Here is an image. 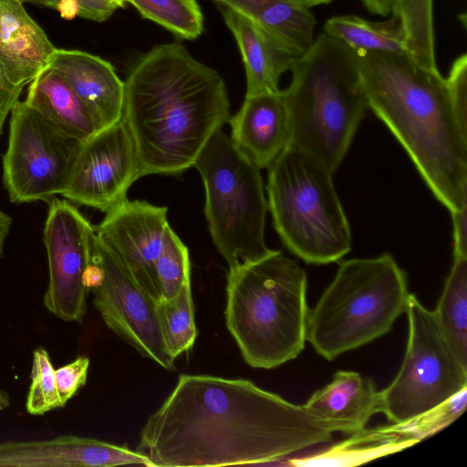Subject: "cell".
I'll return each mask as SVG.
<instances>
[{"label": "cell", "instance_id": "35", "mask_svg": "<svg viewBox=\"0 0 467 467\" xmlns=\"http://www.w3.org/2000/svg\"><path fill=\"white\" fill-rule=\"evenodd\" d=\"M24 88L13 87L0 78V136L5 121L14 105L19 100Z\"/></svg>", "mask_w": 467, "mask_h": 467}, {"label": "cell", "instance_id": "12", "mask_svg": "<svg viewBox=\"0 0 467 467\" xmlns=\"http://www.w3.org/2000/svg\"><path fill=\"white\" fill-rule=\"evenodd\" d=\"M95 229L67 200L53 198L44 227L48 284L43 303L57 317L81 323L87 311L84 274L91 262Z\"/></svg>", "mask_w": 467, "mask_h": 467}, {"label": "cell", "instance_id": "3", "mask_svg": "<svg viewBox=\"0 0 467 467\" xmlns=\"http://www.w3.org/2000/svg\"><path fill=\"white\" fill-rule=\"evenodd\" d=\"M368 105L450 212L467 205V129L446 78L405 53L357 52Z\"/></svg>", "mask_w": 467, "mask_h": 467}, {"label": "cell", "instance_id": "16", "mask_svg": "<svg viewBox=\"0 0 467 467\" xmlns=\"http://www.w3.org/2000/svg\"><path fill=\"white\" fill-rule=\"evenodd\" d=\"M228 123L233 143L260 170L268 169L291 145V118L282 89L245 96Z\"/></svg>", "mask_w": 467, "mask_h": 467}, {"label": "cell", "instance_id": "8", "mask_svg": "<svg viewBox=\"0 0 467 467\" xmlns=\"http://www.w3.org/2000/svg\"><path fill=\"white\" fill-rule=\"evenodd\" d=\"M193 167L204 185L211 238L229 267L266 254L268 206L261 170L223 130L210 139Z\"/></svg>", "mask_w": 467, "mask_h": 467}, {"label": "cell", "instance_id": "7", "mask_svg": "<svg viewBox=\"0 0 467 467\" xmlns=\"http://www.w3.org/2000/svg\"><path fill=\"white\" fill-rule=\"evenodd\" d=\"M267 170V206L284 245L307 264L343 258L351 249V233L333 173L293 147Z\"/></svg>", "mask_w": 467, "mask_h": 467}, {"label": "cell", "instance_id": "31", "mask_svg": "<svg viewBox=\"0 0 467 467\" xmlns=\"http://www.w3.org/2000/svg\"><path fill=\"white\" fill-rule=\"evenodd\" d=\"M88 368L89 358L81 356L55 370L57 388L63 405H66L78 390L85 385Z\"/></svg>", "mask_w": 467, "mask_h": 467}, {"label": "cell", "instance_id": "30", "mask_svg": "<svg viewBox=\"0 0 467 467\" xmlns=\"http://www.w3.org/2000/svg\"><path fill=\"white\" fill-rule=\"evenodd\" d=\"M31 383L26 398V411L31 415H43L62 408L57 388L55 369L48 352L38 348L33 352Z\"/></svg>", "mask_w": 467, "mask_h": 467}, {"label": "cell", "instance_id": "32", "mask_svg": "<svg viewBox=\"0 0 467 467\" xmlns=\"http://www.w3.org/2000/svg\"><path fill=\"white\" fill-rule=\"evenodd\" d=\"M446 82L457 118L467 129V55L465 53L453 61Z\"/></svg>", "mask_w": 467, "mask_h": 467}, {"label": "cell", "instance_id": "37", "mask_svg": "<svg viewBox=\"0 0 467 467\" xmlns=\"http://www.w3.org/2000/svg\"><path fill=\"white\" fill-rule=\"evenodd\" d=\"M368 12L386 16L391 12L392 0H360Z\"/></svg>", "mask_w": 467, "mask_h": 467}, {"label": "cell", "instance_id": "39", "mask_svg": "<svg viewBox=\"0 0 467 467\" xmlns=\"http://www.w3.org/2000/svg\"><path fill=\"white\" fill-rule=\"evenodd\" d=\"M298 1L301 4H303L305 6L310 8V7L320 5L329 4L333 0H298Z\"/></svg>", "mask_w": 467, "mask_h": 467}, {"label": "cell", "instance_id": "19", "mask_svg": "<svg viewBox=\"0 0 467 467\" xmlns=\"http://www.w3.org/2000/svg\"><path fill=\"white\" fill-rule=\"evenodd\" d=\"M379 391L372 379L355 371L339 370L304 406L337 431L353 434L364 430L369 419L379 412Z\"/></svg>", "mask_w": 467, "mask_h": 467}, {"label": "cell", "instance_id": "28", "mask_svg": "<svg viewBox=\"0 0 467 467\" xmlns=\"http://www.w3.org/2000/svg\"><path fill=\"white\" fill-rule=\"evenodd\" d=\"M141 15L182 39L193 40L203 30V16L196 0H127Z\"/></svg>", "mask_w": 467, "mask_h": 467}, {"label": "cell", "instance_id": "11", "mask_svg": "<svg viewBox=\"0 0 467 467\" xmlns=\"http://www.w3.org/2000/svg\"><path fill=\"white\" fill-rule=\"evenodd\" d=\"M91 261L100 269L99 281L91 288L93 305L107 327L157 365L174 368V359L162 338L158 301L132 278L96 234Z\"/></svg>", "mask_w": 467, "mask_h": 467}, {"label": "cell", "instance_id": "5", "mask_svg": "<svg viewBox=\"0 0 467 467\" xmlns=\"http://www.w3.org/2000/svg\"><path fill=\"white\" fill-rule=\"evenodd\" d=\"M289 70L291 82L282 91L291 118L290 147L334 173L368 108L358 54L323 32Z\"/></svg>", "mask_w": 467, "mask_h": 467}, {"label": "cell", "instance_id": "20", "mask_svg": "<svg viewBox=\"0 0 467 467\" xmlns=\"http://www.w3.org/2000/svg\"><path fill=\"white\" fill-rule=\"evenodd\" d=\"M221 8L242 55L246 76L245 96L279 91L280 78L290 69L296 57L250 19L232 9Z\"/></svg>", "mask_w": 467, "mask_h": 467}, {"label": "cell", "instance_id": "1", "mask_svg": "<svg viewBox=\"0 0 467 467\" xmlns=\"http://www.w3.org/2000/svg\"><path fill=\"white\" fill-rule=\"evenodd\" d=\"M334 432L304 405L249 379L182 374L136 451L151 467L261 464L329 443Z\"/></svg>", "mask_w": 467, "mask_h": 467}, {"label": "cell", "instance_id": "21", "mask_svg": "<svg viewBox=\"0 0 467 467\" xmlns=\"http://www.w3.org/2000/svg\"><path fill=\"white\" fill-rule=\"evenodd\" d=\"M253 21L294 57L314 42L317 20L298 0H213Z\"/></svg>", "mask_w": 467, "mask_h": 467}, {"label": "cell", "instance_id": "17", "mask_svg": "<svg viewBox=\"0 0 467 467\" xmlns=\"http://www.w3.org/2000/svg\"><path fill=\"white\" fill-rule=\"evenodd\" d=\"M21 0H0V78L13 87L29 84L57 49Z\"/></svg>", "mask_w": 467, "mask_h": 467}, {"label": "cell", "instance_id": "33", "mask_svg": "<svg viewBox=\"0 0 467 467\" xmlns=\"http://www.w3.org/2000/svg\"><path fill=\"white\" fill-rule=\"evenodd\" d=\"M59 0H50V7L55 9ZM80 5L81 17L97 22H102L110 17L116 9L117 4L111 0H77Z\"/></svg>", "mask_w": 467, "mask_h": 467}, {"label": "cell", "instance_id": "29", "mask_svg": "<svg viewBox=\"0 0 467 467\" xmlns=\"http://www.w3.org/2000/svg\"><path fill=\"white\" fill-rule=\"evenodd\" d=\"M155 273L160 300L173 297L191 281L189 250L171 226L165 233Z\"/></svg>", "mask_w": 467, "mask_h": 467}, {"label": "cell", "instance_id": "41", "mask_svg": "<svg viewBox=\"0 0 467 467\" xmlns=\"http://www.w3.org/2000/svg\"><path fill=\"white\" fill-rule=\"evenodd\" d=\"M23 3H30L34 5L50 7V0H21Z\"/></svg>", "mask_w": 467, "mask_h": 467}, {"label": "cell", "instance_id": "26", "mask_svg": "<svg viewBox=\"0 0 467 467\" xmlns=\"http://www.w3.org/2000/svg\"><path fill=\"white\" fill-rule=\"evenodd\" d=\"M390 13L403 27L405 54L422 67L439 70L434 52L432 0H392Z\"/></svg>", "mask_w": 467, "mask_h": 467}, {"label": "cell", "instance_id": "27", "mask_svg": "<svg viewBox=\"0 0 467 467\" xmlns=\"http://www.w3.org/2000/svg\"><path fill=\"white\" fill-rule=\"evenodd\" d=\"M157 311L166 350L175 360L193 347L197 337L191 281L173 297L158 300Z\"/></svg>", "mask_w": 467, "mask_h": 467}, {"label": "cell", "instance_id": "14", "mask_svg": "<svg viewBox=\"0 0 467 467\" xmlns=\"http://www.w3.org/2000/svg\"><path fill=\"white\" fill-rule=\"evenodd\" d=\"M105 213L94 227L97 238L147 293L160 300L155 264L170 226L168 208L125 199Z\"/></svg>", "mask_w": 467, "mask_h": 467}, {"label": "cell", "instance_id": "6", "mask_svg": "<svg viewBox=\"0 0 467 467\" xmlns=\"http://www.w3.org/2000/svg\"><path fill=\"white\" fill-rule=\"evenodd\" d=\"M409 296L406 273L391 254L342 261L309 309L306 341L333 360L389 333Z\"/></svg>", "mask_w": 467, "mask_h": 467}, {"label": "cell", "instance_id": "15", "mask_svg": "<svg viewBox=\"0 0 467 467\" xmlns=\"http://www.w3.org/2000/svg\"><path fill=\"white\" fill-rule=\"evenodd\" d=\"M150 466L144 454L97 439L63 435L50 440L0 443V467Z\"/></svg>", "mask_w": 467, "mask_h": 467}, {"label": "cell", "instance_id": "38", "mask_svg": "<svg viewBox=\"0 0 467 467\" xmlns=\"http://www.w3.org/2000/svg\"><path fill=\"white\" fill-rule=\"evenodd\" d=\"M11 218L0 210V258L3 256L5 241L9 234Z\"/></svg>", "mask_w": 467, "mask_h": 467}, {"label": "cell", "instance_id": "4", "mask_svg": "<svg viewBox=\"0 0 467 467\" xmlns=\"http://www.w3.org/2000/svg\"><path fill=\"white\" fill-rule=\"evenodd\" d=\"M225 323L244 360L270 369L296 358L306 342V273L279 250L230 266Z\"/></svg>", "mask_w": 467, "mask_h": 467}, {"label": "cell", "instance_id": "25", "mask_svg": "<svg viewBox=\"0 0 467 467\" xmlns=\"http://www.w3.org/2000/svg\"><path fill=\"white\" fill-rule=\"evenodd\" d=\"M366 432L365 429L353 433L354 439L335 446L326 453L297 461L296 465L314 464H340L343 460L356 461L355 463L368 461L386 453L395 447L403 448L417 441L401 426L393 425L390 428Z\"/></svg>", "mask_w": 467, "mask_h": 467}, {"label": "cell", "instance_id": "13", "mask_svg": "<svg viewBox=\"0 0 467 467\" xmlns=\"http://www.w3.org/2000/svg\"><path fill=\"white\" fill-rule=\"evenodd\" d=\"M140 178L132 139L119 120L82 143L61 195L72 203L107 213L127 199Z\"/></svg>", "mask_w": 467, "mask_h": 467}, {"label": "cell", "instance_id": "36", "mask_svg": "<svg viewBox=\"0 0 467 467\" xmlns=\"http://www.w3.org/2000/svg\"><path fill=\"white\" fill-rule=\"evenodd\" d=\"M55 9L65 19H72L80 16V5L77 0H59Z\"/></svg>", "mask_w": 467, "mask_h": 467}, {"label": "cell", "instance_id": "23", "mask_svg": "<svg viewBox=\"0 0 467 467\" xmlns=\"http://www.w3.org/2000/svg\"><path fill=\"white\" fill-rule=\"evenodd\" d=\"M324 33L356 52L405 53V34L399 18L392 15L388 20L373 22L348 15L328 18Z\"/></svg>", "mask_w": 467, "mask_h": 467}, {"label": "cell", "instance_id": "42", "mask_svg": "<svg viewBox=\"0 0 467 467\" xmlns=\"http://www.w3.org/2000/svg\"><path fill=\"white\" fill-rule=\"evenodd\" d=\"M112 2H114L115 4H117V5L119 7H123L125 5V3L127 2V0H111Z\"/></svg>", "mask_w": 467, "mask_h": 467}, {"label": "cell", "instance_id": "34", "mask_svg": "<svg viewBox=\"0 0 467 467\" xmlns=\"http://www.w3.org/2000/svg\"><path fill=\"white\" fill-rule=\"evenodd\" d=\"M467 205L455 211L451 214L453 228V257L467 258Z\"/></svg>", "mask_w": 467, "mask_h": 467}, {"label": "cell", "instance_id": "22", "mask_svg": "<svg viewBox=\"0 0 467 467\" xmlns=\"http://www.w3.org/2000/svg\"><path fill=\"white\" fill-rule=\"evenodd\" d=\"M24 101L55 128L81 142L103 129L68 84L49 67L29 83Z\"/></svg>", "mask_w": 467, "mask_h": 467}, {"label": "cell", "instance_id": "9", "mask_svg": "<svg viewBox=\"0 0 467 467\" xmlns=\"http://www.w3.org/2000/svg\"><path fill=\"white\" fill-rule=\"evenodd\" d=\"M406 353L393 381L379 391V411L403 425L433 410L467 387V368L444 339L433 311L410 294Z\"/></svg>", "mask_w": 467, "mask_h": 467}, {"label": "cell", "instance_id": "24", "mask_svg": "<svg viewBox=\"0 0 467 467\" xmlns=\"http://www.w3.org/2000/svg\"><path fill=\"white\" fill-rule=\"evenodd\" d=\"M437 324L458 360L467 368V258L453 257L437 306Z\"/></svg>", "mask_w": 467, "mask_h": 467}, {"label": "cell", "instance_id": "10", "mask_svg": "<svg viewBox=\"0 0 467 467\" xmlns=\"http://www.w3.org/2000/svg\"><path fill=\"white\" fill-rule=\"evenodd\" d=\"M3 183L16 204L47 201L65 190L83 142L47 122L25 101L10 112Z\"/></svg>", "mask_w": 467, "mask_h": 467}, {"label": "cell", "instance_id": "40", "mask_svg": "<svg viewBox=\"0 0 467 467\" xmlns=\"http://www.w3.org/2000/svg\"><path fill=\"white\" fill-rule=\"evenodd\" d=\"M9 405L8 394L0 389V410H5Z\"/></svg>", "mask_w": 467, "mask_h": 467}, {"label": "cell", "instance_id": "18", "mask_svg": "<svg viewBox=\"0 0 467 467\" xmlns=\"http://www.w3.org/2000/svg\"><path fill=\"white\" fill-rule=\"evenodd\" d=\"M73 89L104 129L121 119L124 81L107 60L75 49H56L48 67Z\"/></svg>", "mask_w": 467, "mask_h": 467}, {"label": "cell", "instance_id": "2", "mask_svg": "<svg viewBox=\"0 0 467 467\" xmlns=\"http://www.w3.org/2000/svg\"><path fill=\"white\" fill-rule=\"evenodd\" d=\"M230 118L223 79L182 44L155 46L124 80L120 120L132 139L140 177L183 173Z\"/></svg>", "mask_w": 467, "mask_h": 467}]
</instances>
